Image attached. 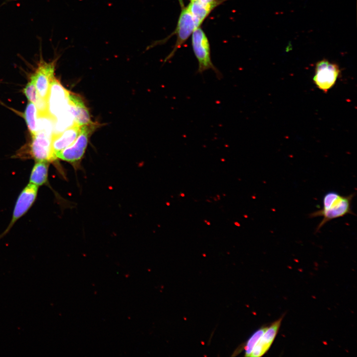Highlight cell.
Returning a JSON list of instances; mask_svg holds the SVG:
<instances>
[{"mask_svg": "<svg viewBox=\"0 0 357 357\" xmlns=\"http://www.w3.org/2000/svg\"><path fill=\"white\" fill-rule=\"evenodd\" d=\"M224 0H216L208 2L190 0L186 7L194 18L197 27H199L211 12Z\"/></svg>", "mask_w": 357, "mask_h": 357, "instance_id": "obj_12", "label": "cell"}, {"mask_svg": "<svg viewBox=\"0 0 357 357\" xmlns=\"http://www.w3.org/2000/svg\"><path fill=\"white\" fill-rule=\"evenodd\" d=\"M56 60L55 59L47 62L41 59L35 73L31 76L39 96L46 101L51 83L54 78Z\"/></svg>", "mask_w": 357, "mask_h": 357, "instance_id": "obj_9", "label": "cell"}, {"mask_svg": "<svg viewBox=\"0 0 357 357\" xmlns=\"http://www.w3.org/2000/svg\"><path fill=\"white\" fill-rule=\"evenodd\" d=\"M38 188V186L29 183L22 190L16 200L10 223L4 232L0 234V239L9 232L14 224L32 207L36 199Z\"/></svg>", "mask_w": 357, "mask_h": 357, "instance_id": "obj_4", "label": "cell"}, {"mask_svg": "<svg viewBox=\"0 0 357 357\" xmlns=\"http://www.w3.org/2000/svg\"><path fill=\"white\" fill-rule=\"evenodd\" d=\"M80 127L75 123L63 131L52 136V148L56 157L58 153L74 142L80 132Z\"/></svg>", "mask_w": 357, "mask_h": 357, "instance_id": "obj_11", "label": "cell"}, {"mask_svg": "<svg viewBox=\"0 0 357 357\" xmlns=\"http://www.w3.org/2000/svg\"><path fill=\"white\" fill-rule=\"evenodd\" d=\"M94 123L81 126L80 132L74 142L56 155L57 159L71 164L76 169L85 152L90 136L96 128Z\"/></svg>", "mask_w": 357, "mask_h": 357, "instance_id": "obj_3", "label": "cell"}, {"mask_svg": "<svg viewBox=\"0 0 357 357\" xmlns=\"http://www.w3.org/2000/svg\"><path fill=\"white\" fill-rule=\"evenodd\" d=\"M354 193L343 195L335 191L326 192L322 198V208L309 215L310 218L322 217L316 229L319 231L327 222L348 214H354L352 209V202Z\"/></svg>", "mask_w": 357, "mask_h": 357, "instance_id": "obj_1", "label": "cell"}, {"mask_svg": "<svg viewBox=\"0 0 357 357\" xmlns=\"http://www.w3.org/2000/svg\"><path fill=\"white\" fill-rule=\"evenodd\" d=\"M191 43L193 53L198 61L197 72L202 74L206 70L212 69L217 77L221 78V72L215 66L211 60L208 39L200 27L193 31L191 35Z\"/></svg>", "mask_w": 357, "mask_h": 357, "instance_id": "obj_2", "label": "cell"}, {"mask_svg": "<svg viewBox=\"0 0 357 357\" xmlns=\"http://www.w3.org/2000/svg\"><path fill=\"white\" fill-rule=\"evenodd\" d=\"M313 80L317 87L326 92L335 84L340 70L337 64L326 60L318 61Z\"/></svg>", "mask_w": 357, "mask_h": 357, "instance_id": "obj_8", "label": "cell"}, {"mask_svg": "<svg viewBox=\"0 0 357 357\" xmlns=\"http://www.w3.org/2000/svg\"><path fill=\"white\" fill-rule=\"evenodd\" d=\"M283 316L268 326L254 347L250 357H260L263 356L270 349L280 327Z\"/></svg>", "mask_w": 357, "mask_h": 357, "instance_id": "obj_10", "label": "cell"}, {"mask_svg": "<svg viewBox=\"0 0 357 357\" xmlns=\"http://www.w3.org/2000/svg\"><path fill=\"white\" fill-rule=\"evenodd\" d=\"M23 92L29 101L33 103L35 105L41 99L38 94L34 80L32 77H31L30 81L23 89Z\"/></svg>", "mask_w": 357, "mask_h": 357, "instance_id": "obj_18", "label": "cell"}, {"mask_svg": "<svg viewBox=\"0 0 357 357\" xmlns=\"http://www.w3.org/2000/svg\"><path fill=\"white\" fill-rule=\"evenodd\" d=\"M75 123L74 116L68 104L67 108L55 118L53 135L63 131Z\"/></svg>", "mask_w": 357, "mask_h": 357, "instance_id": "obj_15", "label": "cell"}, {"mask_svg": "<svg viewBox=\"0 0 357 357\" xmlns=\"http://www.w3.org/2000/svg\"><path fill=\"white\" fill-rule=\"evenodd\" d=\"M181 11L178 21L174 34L177 36V40L172 51L165 59V62L171 59L176 51L186 41L193 31L198 28L194 18L185 7L182 1L179 0Z\"/></svg>", "mask_w": 357, "mask_h": 357, "instance_id": "obj_5", "label": "cell"}, {"mask_svg": "<svg viewBox=\"0 0 357 357\" xmlns=\"http://www.w3.org/2000/svg\"><path fill=\"white\" fill-rule=\"evenodd\" d=\"M52 136L44 132L38 131L32 135L29 154L36 162L48 163L56 161L57 158L52 148Z\"/></svg>", "mask_w": 357, "mask_h": 357, "instance_id": "obj_7", "label": "cell"}, {"mask_svg": "<svg viewBox=\"0 0 357 357\" xmlns=\"http://www.w3.org/2000/svg\"><path fill=\"white\" fill-rule=\"evenodd\" d=\"M37 115L38 110L36 105L29 101L26 106L24 117L32 135L37 132Z\"/></svg>", "mask_w": 357, "mask_h": 357, "instance_id": "obj_16", "label": "cell"}, {"mask_svg": "<svg viewBox=\"0 0 357 357\" xmlns=\"http://www.w3.org/2000/svg\"><path fill=\"white\" fill-rule=\"evenodd\" d=\"M268 326H262L255 331L243 346L244 356L250 357L253 350Z\"/></svg>", "mask_w": 357, "mask_h": 357, "instance_id": "obj_17", "label": "cell"}, {"mask_svg": "<svg viewBox=\"0 0 357 357\" xmlns=\"http://www.w3.org/2000/svg\"><path fill=\"white\" fill-rule=\"evenodd\" d=\"M70 92L55 77L52 80L47 98V112L53 118L67 107Z\"/></svg>", "mask_w": 357, "mask_h": 357, "instance_id": "obj_6", "label": "cell"}, {"mask_svg": "<svg viewBox=\"0 0 357 357\" xmlns=\"http://www.w3.org/2000/svg\"><path fill=\"white\" fill-rule=\"evenodd\" d=\"M69 98V104L74 116L75 123L80 126L93 123L89 111L80 97L70 93Z\"/></svg>", "mask_w": 357, "mask_h": 357, "instance_id": "obj_13", "label": "cell"}, {"mask_svg": "<svg viewBox=\"0 0 357 357\" xmlns=\"http://www.w3.org/2000/svg\"><path fill=\"white\" fill-rule=\"evenodd\" d=\"M199 0V1H200L202 2H208L213 1L216 0Z\"/></svg>", "mask_w": 357, "mask_h": 357, "instance_id": "obj_19", "label": "cell"}, {"mask_svg": "<svg viewBox=\"0 0 357 357\" xmlns=\"http://www.w3.org/2000/svg\"><path fill=\"white\" fill-rule=\"evenodd\" d=\"M49 163L36 162L30 175L29 183L38 187L46 184L48 180Z\"/></svg>", "mask_w": 357, "mask_h": 357, "instance_id": "obj_14", "label": "cell"}]
</instances>
